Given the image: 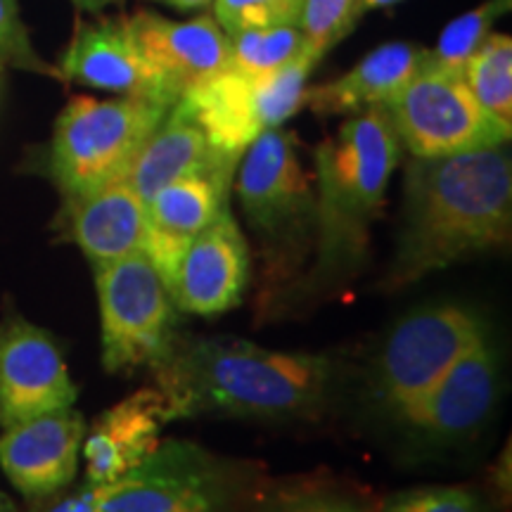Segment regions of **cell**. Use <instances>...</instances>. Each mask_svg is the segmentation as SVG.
<instances>
[{"instance_id":"cell-24","label":"cell","mask_w":512,"mask_h":512,"mask_svg":"<svg viewBox=\"0 0 512 512\" xmlns=\"http://www.w3.org/2000/svg\"><path fill=\"white\" fill-rule=\"evenodd\" d=\"M228 38V69L249 76L278 72L304 53V36L299 27L247 29Z\"/></svg>"},{"instance_id":"cell-26","label":"cell","mask_w":512,"mask_h":512,"mask_svg":"<svg viewBox=\"0 0 512 512\" xmlns=\"http://www.w3.org/2000/svg\"><path fill=\"white\" fill-rule=\"evenodd\" d=\"M358 19V0H304L299 19L304 50L323 60L325 53L356 27Z\"/></svg>"},{"instance_id":"cell-19","label":"cell","mask_w":512,"mask_h":512,"mask_svg":"<svg viewBox=\"0 0 512 512\" xmlns=\"http://www.w3.org/2000/svg\"><path fill=\"white\" fill-rule=\"evenodd\" d=\"M235 159L221 155L209 143L207 133L197 121L176 102L166 114L157 131L147 138L143 150L133 159L124 181L136 190L145 204L157 195L164 185L185 176H228L238 171Z\"/></svg>"},{"instance_id":"cell-2","label":"cell","mask_w":512,"mask_h":512,"mask_svg":"<svg viewBox=\"0 0 512 512\" xmlns=\"http://www.w3.org/2000/svg\"><path fill=\"white\" fill-rule=\"evenodd\" d=\"M152 373L174 420H311L332 403L339 366L332 356L273 351L247 339L178 337Z\"/></svg>"},{"instance_id":"cell-23","label":"cell","mask_w":512,"mask_h":512,"mask_svg":"<svg viewBox=\"0 0 512 512\" xmlns=\"http://www.w3.org/2000/svg\"><path fill=\"white\" fill-rule=\"evenodd\" d=\"M475 100L498 124L512 128V38L491 31L463 69Z\"/></svg>"},{"instance_id":"cell-25","label":"cell","mask_w":512,"mask_h":512,"mask_svg":"<svg viewBox=\"0 0 512 512\" xmlns=\"http://www.w3.org/2000/svg\"><path fill=\"white\" fill-rule=\"evenodd\" d=\"M512 8V0H484L477 8L467 10L465 15L446 24L439 34L437 46L427 50L430 62L437 67L451 69V72L463 74L467 60L475 55V50L486 41L498 19L505 17Z\"/></svg>"},{"instance_id":"cell-7","label":"cell","mask_w":512,"mask_h":512,"mask_svg":"<svg viewBox=\"0 0 512 512\" xmlns=\"http://www.w3.org/2000/svg\"><path fill=\"white\" fill-rule=\"evenodd\" d=\"M484 335V318L463 304H434L403 316L370 368L368 406L392 420Z\"/></svg>"},{"instance_id":"cell-6","label":"cell","mask_w":512,"mask_h":512,"mask_svg":"<svg viewBox=\"0 0 512 512\" xmlns=\"http://www.w3.org/2000/svg\"><path fill=\"white\" fill-rule=\"evenodd\" d=\"M247 477L192 441H159L143 463L98 486V512H245Z\"/></svg>"},{"instance_id":"cell-13","label":"cell","mask_w":512,"mask_h":512,"mask_svg":"<svg viewBox=\"0 0 512 512\" xmlns=\"http://www.w3.org/2000/svg\"><path fill=\"white\" fill-rule=\"evenodd\" d=\"M55 69L62 81L95 91L155 100L166 107L176 105L162 76L133 38L126 17H98L95 22L76 24L60 67Z\"/></svg>"},{"instance_id":"cell-30","label":"cell","mask_w":512,"mask_h":512,"mask_svg":"<svg viewBox=\"0 0 512 512\" xmlns=\"http://www.w3.org/2000/svg\"><path fill=\"white\" fill-rule=\"evenodd\" d=\"M36 512H98V486L83 484L55 501H50Z\"/></svg>"},{"instance_id":"cell-21","label":"cell","mask_w":512,"mask_h":512,"mask_svg":"<svg viewBox=\"0 0 512 512\" xmlns=\"http://www.w3.org/2000/svg\"><path fill=\"white\" fill-rule=\"evenodd\" d=\"M425 60L427 50L415 43H384L335 81L306 86L304 105L318 117H354L370 107H387Z\"/></svg>"},{"instance_id":"cell-17","label":"cell","mask_w":512,"mask_h":512,"mask_svg":"<svg viewBox=\"0 0 512 512\" xmlns=\"http://www.w3.org/2000/svg\"><path fill=\"white\" fill-rule=\"evenodd\" d=\"M169 422H174V411L159 387L138 389L102 413L83 437L86 482L102 486L131 472L159 446Z\"/></svg>"},{"instance_id":"cell-31","label":"cell","mask_w":512,"mask_h":512,"mask_svg":"<svg viewBox=\"0 0 512 512\" xmlns=\"http://www.w3.org/2000/svg\"><path fill=\"white\" fill-rule=\"evenodd\" d=\"M126 0H72L74 10L79 15H100L107 8H117V5H124Z\"/></svg>"},{"instance_id":"cell-33","label":"cell","mask_w":512,"mask_h":512,"mask_svg":"<svg viewBox=\"0 0 512 512\" xmlns=\"http://www.w3.org/2000/svg\"><path fill=\"white\" fill-rule=\"evenodd\" d=\"M403 0H358V15H366V12L373 10H384V8H392V5H399Z\"/></svg>"},{"instance_id":"cell-8","label":"cell","mask_w":512,"mask_h":512,"mask_svg":"<svg viewBox=\"0 0 512 512\" xmlns=\"http://www.w3.org/2000/svg\"><path fill=\"white\" fill-rule=\"evenodd\" d=\"M102 366L107 373L155 370L174 349L178 311L145 252L95 266Z\"/></svg>"},{"instance_id":"cell-14","label":"cell","mask_w":512,"mask_h":512,"mask_svg":"<svg viewBox=\"0 0 512 512\" xmlns=\"http://www.w3.org/2000/svg\"><path fill=\"white\" fill-rule=\"evenodd\" d=\"M83 437L86 420L74 408L17 422L0 437V467L22 496L53 498L74 482Z\"/></svg>"},{"instance_id":"cell-12","label":"cell","mask_w":512,"mask_h":512,"mask_svg":"<svg viewBox=\"0 0 512 512\" xmlns=\"http://www.w3.org/2000/svg\"><path fill=\"white\" fill-rule=\"evenodd\" d=\"M76 384L46 330L22 318L0 325V425L74 408Z\"/></svg>"},{"instance_id":"cell-15","label":"cell","mask_w":512,"mask_h":512,"mask_svg":"<svg viewBox=\"0 0 512 512\" xmlns=\"http://www.w3.org/2000/svg\"><path fill=\"white\" fill-rule=\"evenodd\" d=\"M249 264L245 235L226 207L183 254L171 290L176 309L204 318L235 309L247 292Z\"/></svg>"},{"instance_id":"cell-9","label":"cell","mask_w":512,"mask_h":512,"mask_svg":"<svg viewBox=\"0 0 512 512\" xmlns=\"http://www.w3.org/2000/svg\"><path fill=\"white\" fill-rule=\"evenodd\" d=\"M318 62L304 50L271 74L249 76L223 69L185 91L178 102L221 155L240 162L261 133L280 128L302 110L306 81Z\"/></svg>"},{"instance_id":"cell-32","label":"cell","mask_w":512,"mask_h":512,"mask_svg":"<svg viewBox=\"0 0 512 512\" xmlns=\"http://www.w3.org/2000/svg\"><path fill=\"white\" fill-rule=\"evenodd\" d=\"M159 3L169 5V8L181 10V12H190V10H200L207 8L211 0H159Z\"/></svg>"},{"instance_id":"cell-28","label":"cell","mask_w":512,"mask_h":512,"mask_svg":"<svg viewBox=\"0 0 512 512\" xmlns=\"http://www.w3.org/2000/svg\"><path fill=\"white\" fill-rule=\"evenodd\" d=\"M377 512H491V505L467 486H420L387 496Z\"/></svg>"},{"instance_id":"cell-11","label":"cell","mask_w":512,"mask_h":512,"mask_svg":"<svg viewBox=\"0 0 512 512\" xmlns=\"http://www.w3.org/2000/svg\"><path fill=\"white\" fill-rule=\"evenodd\" d=\"M501 396V356L489 335L463 356L392 422L430 444L460 441L477 432L494 413Z\"/></svg>"},{"instance_id":"cell-16","label":"cell","mask_w":512,"mask_h":512,"mask_svg":"<svg viewBox=\"0 0 512 512\" xmlns=\"http://www.w3.org/2000/svg\"><path fill=\"white\" fill-rule=\"evenodd\" d=\"M126 22L176 102L192 86L228 69L230 38L211 15L181 22L152 10H138Z\"/></svg>"},{"instance_id":"cell-1","label":"cell","mask_w":512,"mask_h":512,"mask_svg":"<svg viewBox=\"0 0 512 512\" xmlns=\"http://www.w3.org/2000/svg\"><path fill=\"white\" fill-rule=\"evenodd\" d=\"M508 145L451 157H411L394 259L380 287L399 292L467 256L510 245Z\"/></svg>"},{"instance_id":"cell-20","label":"cell","mask_w":512,"mask_h":512,"mask_svg":"<svg viewBox=\"0 0 512 512\" xmlns=\"http://www.w3.org/2000/svg\"><path fill=\"white\" fill-rule=\"evenodd\" d=\"M62 221L67 238L93 268L143 252L147 204L124 178L64 202Z\"/></svg>"},{"instance_id":"cell-29","label":"cell","mask_w":512,"mask_h":512,"mask_svg":"<svg viewBox=\"0 0 512 512\" xmlns=\"http://www.w3.org/2000/svg\"><path fill=\"white\" fill-rule=\"evenodd\" d=\"M0 67L60 79L53 64L43 60L31 43V34L19 12V0H0Z\"/></svg>"},{"instance_id":"cell-3","label":"cell","mask_w":512,"mask_h":512,"mask_svg":"<svg viewBox=\"0 0 512 512\" xmlns=\"http://www.w3.org/2000/svg\"><path fill=\"white\" fill-rule=\"evenodd\" d=\"M399 159L401 140L384 107L347 117L316 147V259L306 292H335L366 264L370 230Z\"/></svg>"},{"instance_id":"cell-35","label":"cell","mask_w":512,"mask_h":512,"mask_svg":"<svg viewBox=\"0 0 512 512\" xmlns=\"http://www.w3.org/2000/svg\"><path fill=\"white\" fill-rule=\"evenodd\" d=\"M3 88H5V69L0 67V95H3Z\"/></svg>"},{"instance_id":"cell-5","label":"cell","mask_w":512,"mask_h":512,"mask_svg":"<svg viewBox=\"0 0 512 512\" xmlns=\"http://www.w3.org/2000/svg\"><path fill=\"white\" fill-rule=\"evenodd\" d=\"M238 200L261 242L273 278L304 261L316 230V192L297 152V138L283 128L261 133L240 157Z\"/></svg>"},{"instance_id":"cell-10","label":"cell","mask_w":512,"mask_h":512,"mask_svg":"<svg viewBox=\"0 0 512 512\" xmlns=\"http://www.w3.org/2000/svg\"><path fill=\"white\" fill-rule=\"evenodd\" d=\"M411 157H451L508 145L512 128L498 124L470 93L463 74L427 57L384 107Z\"/></svg>"},{"instance_id":"cell-27","label":"cell","mask_w":512,"mask_h":512,"mask_svg":"<svg viewBox=\"0 0 512 512\" xmlns=\"http://www.w3.org/2000/svg\"><path fill=\"white\" fill-rule=\"evenodd\" d=\"M211 8L230 36L247 29L299 27L304 0H211Z\"/></svg>"},{"instance_id":"cell-22","label":"cell","mask_w":512,"mask_h":512,"mask_svg":"<svg viewBox=\"0 0 512 512\" xmlns=\"http://www.w3.org/2000/svg\"><path fill=\"white\" fill-rule=\"evenodd\" d=\"M245 512H377V501L356 484L311 477L261 491Z\"/></svg>"},{"instance_id":"cell-4","label":"cell","mask_w":512,"mask_h":512,"mask_svg":"<svg viewBox=\"0 0 512 512\" xmlns=\"http://www.w3.org/2000/svg\"><path fill=\"white\" fill-rule=\"evenodd\" d=\"M169 110L162 102L126 95L69 100L55 121L48 150V174L62 200L121 181Z\"/></svg>"},{"instance_id":"cell-34","label":"cell","mask_w":512,"mask_h":512,"mask_svg":"<svg viewBox=\"0 0 512 512\" xmlns=\"http://www.w3.org/2000/svg\"><path fill=\"white\" fill-rule=\"evenodd\" d=\"M0 512H15V505L10 503V498L0 491Z\"/></svg>"},{"instance_id":"cell-18","label":"cell","mask_w":512,"mask_h":512,"mask_svg":"<svg viewBox=\"0 0 512 512\" xmlns=\"http://www.w3.org/2000/svg\"><path fill=\"white\" fill-rule=\"evenodd\" d=\"M230 183L228 176H185L147 202L143 252L169 292L190 242L228 207Z\"/></svg>"}]
</instances>
